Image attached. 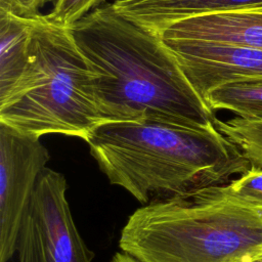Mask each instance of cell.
I'll use <instances>...</instances> for the list:
<instances>
[{"label": "cell", "instance_id": "17", "mask_svg": "<svg viewBox=\"0 0 262 262\" xmlns=\"http://www.w3.org/2000/svg\"><path fill=\"white\" fill-rule=\"evenodd\" d=\"M254 262H262V255H261L259 258H257Z\"/></svg>", "mask_w": 262, "mask_h": 262}, {"label": "cell", "instance_id": "14", "mask_svg": "<svg viewBox=\"0 0 262 262\" xmlns=\"http://www.w3.org/2000/svg\"><path fill=\"white\" fill-rule=\"evenodd\" d=\"M230 192L238 200L262 211V167H251L227 183Z\"/></svg>", "mask_w": 262, "mask_h": 262}, {"label": "cell", "instance_id": "15", "mask_svg": "<svg viewBox=\"0 0 262 262\" xmlns=\"http://www.w3.org/2000/svg\"><path fill=\"white\" fill-rule=\"evenodd\" d=\"M49 1L52 0H0V8L20 16L31 17L40 13V8Z\"/></svg>", "mask_w": 262, "mask_h": 262}, {"label": "cell", "instance_id": "3", "mask_svg": "<svg viewBox=\"0 0 262 262\" xmlns=\"http://www.w3.org/2000/svg\"><path fill=\"white\" fill-rule=\"evenodd\" d=\"M119 247L138 262H254L262 255V211L226 184L142 205Z\"/></svg>", "mask_w": 262, "mask_h": 262}, {"label": "cell", "instance_id": "5", "mask_svg": "<svg viewBox=\"0 0 262 262\" xmlns=\"http://www.w3.org/2000/svg\"><path fill=\"white\" fill-rule=\"evenodd\" d=\"M67 179L46 167L18 231V262H92L94 253L77 229L67 200Z\"/></svg>", "mask_w": 262, "mask_h": 262}, {"label": "cell", "instance_id": "12", "mask_svg": "<svg viewBox=\"0 0 262 262\" xmlns=\"http://www.w3.org/2000/svg\"><path fill=\"white\" fill-rule=\"evenodd\" d=\"M216 128L243 152L251 167H262V120L234 117L215 119Z\"/></svg>", "mask_w": 262, "mask_h": 262}, {"label": "cell", "instance_id": "13", "mask_svg": "<svg viewBox=\"0 0 262 262\" xmlns=\"http://www.w3.org/2000/svg\"><path fill=\"white\" fill-rule=\"evenodd\" d=\"M105 0H52L51 10L45 14L55 25L71 28Z\"/></svg>", "mask_w": 262, "mask_h": 262}, {"label": "cell", "instance_id": "10", "mask_svg": "<svg viewBox=\"0 0 262 262\" xmlns=\"http://www.w3.org/2000/svg\"><path fill=\"white\" fill-rule=\"evenodd\" d=\"M31 17L0 8V106L24 83L31 66Z\"/></svg>", "mask_w": 262, "mask_h": 262}, {"label": "cell", "instance_id": "4", "mask_svg": "<svg viewBox=\"0 0 262 262\" xmlns=\"http://www.w3.org/2000/svg\"><path fill=\"white\" fill-rule=\"evenodd\" d=\"M31 21L30 70L14 96L0 106V123L37 137L62 134L86 140L105 122L95 94V73L69 28L41 12Z\"/></svg>", "mask_w": 262, "mask_h": 262}, {"label": "cell", "instance_id": "2", "mask_svg": "<svg viewBox=\"0 0 262 262\" xmlns=\"http://www.w3.org/2000/svg\"><path fill=\"white\" fill-rule=\"evenodd\" d=\"M108 181L141 205L226 184L251 168L216 126L162 121H112L85 140Z\"/></svg>", "mask_w": 262, "mask_h": 262}, {"label": "cell", "instance_id": "11", "mask_svg": "<svg viewBox=\"0 0 262 262\" xmlns=\"http://www.w3.org/2000/svg\"><path fill=\"white\" fill-rule=\"evenodd\" d=\"M204 100L213 112L225 110L242 118L262 120V77L216 87Z\"/></svg>", "mask_w": 262, "mask_h": 262}, {"label": "cell", "instance_id": "6", "mask_svg": "<svg viewBox=\"0 0 262 262\" xmlns=\"http://www.w3.org/2000/svg\"><path fill=\"white\" fill-rule=\"evenodd\" d=\"M49 159L40 137L0 123V262L16 252L24 215Z\"/></svg>", "mask_w": 262, "mask_h": 262}, {"label": "cell", "instance_id": "9", "mask_svg": "<svg viewBox=\"0 0 262 262\" xmlns=\"http://www.w3.org/2000/svg\"><path fill=\"white\" fill-rule=\"evenodd\" d=\"M114 8L160 35L168 26L195 15L227 10H262V0H115Z\"/></svg>", "mask_w": 262, "mask_h": 262}, {"label": "cell", "instance_id": "16", "mask_svg": "<svg viewBox=\"0 0 262 262\" xmlns=\"http://www.w3.org/2000/svg\"><path fill=\"white\" fill-rule=\"evenodd\" d=\"M112 262H138L136 259L124 252H118L112 259Z\"/></svg>", "mask_w": 262, "mask_h": 262}, {"label": "cell", "instance_id": "7", "mask_svg": "<svg viewBox=\"0 0 262 262\" xmlns=\"http://www.w3.org/2000/svg\"><path fill=\"white\" fill-rule=\"evenodd\" d=\"M165 42L203 99L211 90L221 85L262 77L260 48L203 41Z\"/></svg>", "mask_w": 262, "mask_h": 262}, {"label": "cell", "instance_id": "1", "mask_svg": "<svg viewBox=\"0 0 262 262\" xmlns=\"http://www.w3.org/2000/svg\"><path fill=\"white\" fill-rule=\"evenodd\" d=\"M69 29L95 73V94L105 122L215 126L214 112L163 38L119 13L112 2Z\"/></svg>", "mask_w": 262, "mask_h": 262}, {"label": "cell", "instance_id": "8", "mask_svg": "<svg viewBox=\"0 0 262 262\" xmlns=\"http://www.w3.org/2000/svg\"><path fill=\"white\" fill-rule=\"evenodd\" d=\"M165 41L228 43L262 49V10H227L195 15L165 28Z\"/></svg>", "mask_w": 262, "mask_h": 262}]
</instances>
